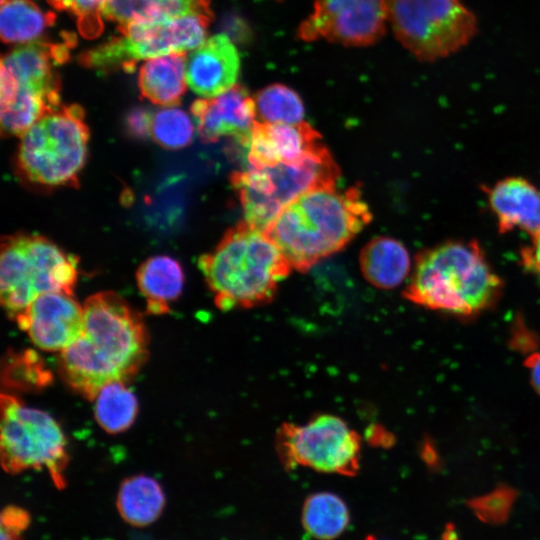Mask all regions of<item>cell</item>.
<instances>
[{"instance_id": "1", "label": "cell", "mask_w": 540, "mask_h": 540, "mask_svg": "<svg viewBox=\"0 0 540 540\" xmlns=\"http://www.w3.org/2000/svg\"><path fill=\"white\" fill-rule=\"evenodd\" d=\"M147 357L141 315L118 294L103 291L86 299L82 332L60 352L59 371L74 391L94 400L103 386L133 378Z\"/></svg>"}, {"instance_id": "2", "label": "cell", "mask_w": 540, "mask_h": 540, "mask_svg": "<svg viewBox=\"0 0 540 540\" xmlns=\"http://www.w3.org/2000/svg\"><path fill=\"white\" fill-rule=\"evenodd\" d=\"M372 219L355 187L309 190L289 203L265 230L292 269L308 271L344 248Z\"/></svg>"}, {"instance_id": "3", "label": "cell", "mask_w": 540, "mask_h": 540, "mask_svg": "<svg viewBox=\"0 0 540 540\" xmlns=\"http://www.w3.org/2000/svg\"><path fill=\"white\" fill-rule=\"evenodd\" d=\"M501 290L479 243L451 240L417 255L404 296L431 310L470 317L495 304Z\"/></svg>"}, {"instance_id": "4", "label": "cell", "mask_w": 540, "mask_h": 540, "mask_svg": "<svg viewBox=\"0 0 540 540\" xmlns=\"http://www.w3.org/2000/svg\"><path fill=\"white\" fill-rule=\"evenodd\" d=\"M198 265L215 304L225 311L271 302L280 281L292 271L266 232L245 221L227 230Z\"/></svg>"}, {"instance_id": "5", "label": "cell", "mask_w": 540, "mask_h": 540, "mask_svg": "<svg viewBox=\"0 0 540 540\" xmlns=\"http://www.w3.org/2000/svg\"><path fill=\"white\" fill-rule=\"evenodd\" d=\"M89 128L77 104L59 106L31 126L18 146L16 165L26 181L44 186H77L87 158Z\"/></svg>"}, {"instance_id": "6", "label": "cell", "mask_w": 540, "mask_h": 540, "mask_svg": "<svg viewBox=\"0 0 540 540\" xmlns=\"http://www.w3.org/2000/svg\"><path fill=\"white\" fill-rule=\"evenodd\" d=\"M77 263V257L43 236L15 234L3 238L0 296L9 317L14 319L44 293L73 295Z\"/></svg>"}, {"instance_id": "7", "label": "cell", "mask_w": 540, "mask_h": 540, "mask_svg": "<svg viewBox=\"0 0 540 540\" xmlns=\"http://www.w3.org/2000/svg\"><path fill=\"white\" fill-rule=\"evenodd\" d=\"M340 170L324 147L296 163L253 168L231 175V185L242 206L244 221L265 231L278 214L301 194L336 186Z\"/></svg>"}, {"instance_id": "8", "label": "cell", "mask_w": 540, "mask_h": 540, "mask_svg": "<svg viewBox=\"0 0 540 540\" xmlns=\"http://www.w3.org/2000/svg\"><path fill=\"white\" fill-rule=\"evenodd\" d=\"M211 18V12H195L119 25L118 36L83 54L81 62L100 72L129 70L139 60L193 51L205 42Z\"/></svg>"}, {"instance_id": "9", "label": "cell", "mask_w": 540, "mask_h": 540, "mask_svg": "<svg viewBox=\"0 0 540 540\" xmlns=\"http://www.w3.org/2000/svg\"><path fill=\"white\" fill-rule=\"evenodd\" d=\"M0 425L1 464L7 473L46 469L58 489L65 487L67 443L60 426L48 413L2 393Z\"/></svg>"}, {"instance_id": "10", "label": "cell", "mask_w": 540, "mask_h": 540, "mask_svg": "<svg viewBox=\"0 0 540 540\" xmlns=\"http://www.w3.org/2000/svg\"><path fill=\"white\" fill-rule=\"evenodd\" d=\"M387 22L415 57L434 61L464 47L476 34L473 13L459 0H385Z\"/></svg>"}, {"instance_id": "11", "label": "cell", "mask_w": 540, "mask_h": 540, "mask_svg": "<svg viewBox=\"0 0 540 540\" xmlns=\"http://www.w3.org/2000/svg\"><path fill=\"white\" fill-rule=\"evenodd\" d=\"M276 449L287 469L306 467L353 476L360 467L361 437L345 420L331 414H319L303 424H282Z\"/></svg>"}, {"instance_id": "12", "label": "cell", "mask_w": 540, "mask_h": 540, "mask_svg": "<svg viewBox=\"0 0 540 540\" xmlns=\"http://www.w3.org/2000/svg\"><path fill=\"white\" fill-rule=\"evenodd\" d=\"M386 23L385 0H314L313 12L298 34L305 41L366 46L382 37Z\"/></svg>"}, {"instance_id": "13", "label": "cell", "mask_w": 540, "mask_h": 540, "mask_svg": "<svg viewBox=\"0 0 540 540\" xmlns=\"http://www.w3.org/2000/svg\"><path fill=\"white\" fill-rule=\"evenodd\" d=\"M41 350L61 352L71 345L83 329V306L73 295L44 293L35 298L14 318Z\"/></svg>"}, {"instance_id": "14", "label": "cell", "mask_w": 540, "mask_h": 540, "mask_svg": "<svg viewBox=\"0 0 540 540\" xmlns=\"http://www.w3.org/2000/svg\"><path fill=\"white\" fill-rule=\"evenodd\" d=\"M190 109L205 143L230 137L243 146L257 121L254 97L238 84L218 96L195 100Z\"/></svg>"}, {"instance_id": "15", "label": "cell", "mask_w": 540, "mask_h": 540, "mask_svg": "<svg viewBox=\"0 0 540 540\" xmlns=\"http://www.w3.org/2000/svg\"><path fill=\"white\" fill-rule=\"evenodd\" d=\"M243 146L245 166L253 168L296 163L326 147L320 134L304 121L297 124L256 121Z\"/></svg>"}, {"instance_id": "16", "label": "cell", "mask_w": 540, "mask_h": 540, "mask_svg": "<svg viewBox=\"0 0 540 540\" xmlns=\"http://www.w3.org/2000/svg\"><path fill=\"white\" fill-rule=\"evenodd\" d=\"M239 71V53L225 34L206 39L186 58L187 84L204 98L218 96L234 87Z\"/></svg>"}, {"instance_id": "17", "label": "cell", "mask_w": 540, "mask_h": 540, "mask_svg": "<svg viewBox=\"0 0 540 540\" xmlns=\"http://www.w3.org/2000/svg\"><path fill=\"white\" fill-rule=\"evenodd\" d=\"M68 46L35 41L8 52L1 60V73L18 87L27 88L60 101V81L54 71L68 58Z\"/></svg>"}, {"instance_id": "18", "label": "cell", "mask_w": 540, "mask_h": 540, "mask_svg": "<svg viewBox=\"0 0 540 540\" xmlns=\"http://www.w3.org/2000/svg\"><path fill=\"white\" fill-rule=\"evenodd\" d=\"M486 192L500 233L519 229L533 236L540 230V192L530 181L507 177Z\"/></svg>"}, {"instance_id": "19", "label": "cell", "mask_w": 540, "mask_h": 540, "mask_svg": "<svg viewBox=\"0 0 540 540\" xmlns=\"http://www.w3.org/2000/svg\"><path fill=\"white\" fill-rule=\"evenodd\" d=\"M185 53H174L147 59L138 72L141 95L150 102L163 106H176L185 93Z\"/></svg>"}, {"instance_id": "20", "label": "cell", "mask_w": 540, "mask_h": 540, "mask_svg": "<svg viewBox=\"0 0 540 540\" xmlns=\"http://www.w3.org/2000/svg\"><path fill=\"white\" fill-rule=\"evenodd\" d=\"M360 269L364 278L373 286L392 289L408 276L411 260L400 241L390 237H376L361 250Z\"/></svg>"}, {"instance_id": "21", "label": "cell", "mask_w": 540, "mask_h": 540, "mask_svg": "<svg viewBox=\"0 0 540 540\" xmlns=\"http://www.w3.org/2000/svg\"><path fill=\"white\" fill-rule=\"evenodd\" d=\"M137 286L147 302V311L164 314L181 294L184 273L180 263L170 256L146 259L136 272Z\"/></svg>"}, {"instance_id": "22", "label": "cell", "mask_w": 540, "mask_h": 540, "mask_svg": "<svg viewBox=\"0 0 540 540\" xmlns=\"http://www.w3.org/2000/svg\"><path fill=\"white\" fill-rule=\"evenodd\" d=\"M165 503L161 485L146 475L125 479L116 498L121 518L133 527H146L154 523L161 516Z\"/></svg>"}, {"instance_id": "23", "label": "cell", "mask_w": 540, "mask_h": 540, "mask_svg": "<svg viewBox=\"0 0 540 540\" xmlns=\"http://www.w3.org/2000/svg\"><path fill=\"white\" fill-rule=\"evenodd\" d=\"M55 15L30 0H2L0 34L5 43H31L52 26Z\"/></svg>"}, {"instance_id": "24", "label": "cell", "mask_w": 540, "mask_h": 540, "mask_svg": "<svg viewBox=\"0 0 540 540\" xmlns=\"http://www.w3.org/2000/svg\"><path fill=\"white\" fill-rule=\"evenodd\" d=\"M349 511L344 501L330 492L310 495L304 502L302 523L314 538L332 540L340 536L349 523Z\"/></svg>"}, {"instance_id": "25", "label": "cell", "mask_w": 540, "mask_h": 540, "mask_svg": "<svg viewBox=\"0 0 540 540\" xmlns=\"http://www.w3.org/2000/svg\"><path fill=\"white\" fill-rule=\"evenodd\" d=\"M137 412V398L124 382H112L103 386L95 397V418L108 433L128 429Z\"/></svg>"}, {"instance_id": "26", "label": "cell", "mask_w": 540, "mask_h": 540, "mask_svg": "<svg viewBox=\"0 0 540 540\" xmlns=\"http://www.w3.org/2000/svg\"><path fill=\"white\" fill-rule=\"evenodd\" d=\"M256 115L262 123L297 124L303 122L304 105L300 96L282 84H273L255 96Z\"/></svg>"}, {"instance_id": "27", "label": "cell", "mask_w": 540, "mask_h": 540, "mask_svg": "<svg viewBox=\"0 0 540 540\" xmlns=\"http://www.w3.org/2000/svg\"><path fill=\"white\" fill-rule=\"evenodd\" d=\"M193 133L192 119L176 106L163 107L152 115L150 135L165 149L177 150L188 146Z\"/></svg>"}, {"instance_id": "28", "label": "cell", "mask_w": 540, "mask_h": 540, "mask_svg": "<svg viewBox=\"0 0 540 540\" xmlns=\"http://www.w3.org/2000/svg\"><path fill=\"white\" fill-rule=\"evenodd\" d=\"M55 8L67 10L77 17L85 37L98 35L103 28L101 16L106 0H48Z\"/></svg>"}, {"instance_id": "29", "label": "cell", "mask_w": 540, "mask_h": 540, "mask_svg": "<svg viewBox=\"0 0 540 540\" xmlns=\"http://www.w3.org/2000/svg\"><path fill=\"white\" fill-rule=\"evenodd\" d=\"M158 0H106L103 16L124 25L152 18Z\"/></svg>"}, {"instance_id": "30", "label": "cell", "mask_w": 540, "mask_h": 540, "mask_svg": "<svg viewBox=\"0 0 540 540\" xmlns=\"http://www.w3.org/2000/svg\"><path fill=\"white\" fill-rule=\"evenodd\" d=\"M30 524L29 513L15 505L6 506L1 512V540H22Z\"/></svg>"}, {"instance_id": "31", "label": "cell", "mask_w": 540, "mask_h": 540, "mask_svg": "<svg viewBox=\"0 0 540 540\" xmlns=\"http://www.w3.org/2000/svg\"><path fill=\"white\" fill-rule=\"evenodd\" d=\"M505 492L497 491L487 498L479 500V503H474L473 508L479 517L494 522L504 519L512 502L511 493L506 495Z\"/></svg>"}, {"instance_id": "32", "label": "cell", "mask_w": 540, "mask_h": 540, "mask_svg": "<svg viewBox=\"0 0 540 540\" xmlns=\"http://www.w3.org/2000/svg\"><path fill=\"white\" fill-rule=\"evenodd\" d=\"M152 113L145 108H135L128 113L126 127L131 136L145 138L150 134Z\"/></svg>"}, {"instance_id": "33", "label": "cell", "mask_w": 540, "mask_h": 540, "mask_svg": "<svg viewBox=\"0 0 540 540\" xmlns=\"http://www.w3.org/2000/svg\"><path fill=\"white\" fill-rule=\"evenodd\" d=\"M522 266L540 280V230L531 236L530 244L520 250Z\"/></svg>"}, {"instance_id": "34", "label": "cell", "mask_w": 540, "mask_h": 540, "mask_svg": "<svg viewBox=\"0 0 540 540\" xmlns=\"http://www.w3.org/2000/svg\"><path fill=\"white\" fill-rule=\"evenodd\" d=\"M526 365L529 369L531 382L540 394V351L531 354L527 358Z\"/></svg>"}, {"instance_id": "35", "label": "cell", "mask_w": 540, "mask_h": 540, "mask_svg": "<svg viewBox=\"0 0 540 540\" xmlns=\"http://www.w3.org/2000/svg\"><path fill=\"white\" fill-rule=\"evenodd\" d=\"M367 540H375V539H374V538H372V537H369V538H368Z\"/></svg>"}]
</instances>
